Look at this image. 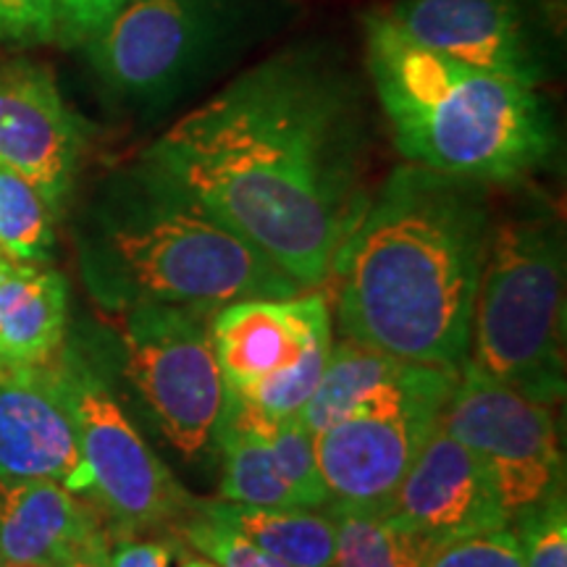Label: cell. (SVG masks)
Returning a JSON list of instances; mask_svg holds the SVG:
<instances>
[{
    "label": "cell",
    "mask_w": 567,
    "mask_h": 567,
    "mask_svg": "<svg viewBox=\"0 0 567 567\" xmlns=\"http://www.w3.org/2000/svg\"><path fill=\"white\" fill-rule=\"evenodd\" d=\"M142 155L302 292L329 281L368 200L358 92L334 63L305 48L234 76Z\"/></svg>",
    "instance_id": "1"
},
{
    "label": "cell",
    "mask_w": 567,
    "mask_h": 567,
    "mask_svg": "<svg viewBox=\"0 0 567 567\" xmlns=\"http://www.w3.org/2000/svg\"><path fill=\"white\" fill-rule=\"evenodd\" d=\"M492 189L417 163L394 168L368 195L331 268L342 334L402 363L460 371L494 224Z\"/></svg>",
    "instance_id": "2"
},
{
    "label": "cell",
    "mask_w": 567,
    "mask_h": 567,
    "mask_svg": "<svg viewBox=\"0 0 567 567\" xmlns=\"http://www.w3.org/2000/svg\"><path fill=\"white\" fill-rule=\"evenodd\" d=\"M84 268L95 295L116 310L168 305L213 316L231 302L302 292L145 155L105 187Z\"/></svg>",
    "instance_id": "3"
},
{
    "label": "cell",
    "mask_w": 567,
    "mask_h": 567,
    "mask_svg": "<svg viewBox=\"0 0 567 567\" xmlns=\"http://www.w3.org/2000/svg\"><path fill=\"white\" fill-rule=\"evenodd\" d=\"M365 66L396 151L408 163L509 187L551 158V113L534 84L444 59L386 11L363 21Z\"/></svg>",
    "instance_id": "4"
},
{
    "label": "cell",
    "mask_w": 567,
    "mask_h": 567,
    "mask_svg": "<svg viewBox=\"0 0 567 567\" xmlns=\"http://www.w3.org/2000/svg\"><path fill=\"white\" fill-rule=\"evenodd\" d=\"M565 231L555 210L494 213L467 360L544 405L565 394Z\"/></svg>",
    "instance_id": "5"
},
{
    "label": "cell",
    "mask_w": 567,
    "mask_h": 567,
    "mask_svg": "<svg viewBox=\"0 0 567 567\" xmlns=\"http://www.w3.org/2000/svg\"><path fill=\"white\" fill-rule=\"evenodd\" d=\"M457 373L408 363L352 415L316 434L329 505H386L442 421Z\"/></svg>",
    "instance_id": "6"
},
{
    "label": "cell",
    "mask_w": 567,
    "mask_h": 567,
    "mask_svg": "<svg viewBox=\"0 0 567 567\" xmlns=\"http://www.w3.org/2000/svg\"><path fill=\"white\" fill-rule=\"evenodd\" d=\"M208 318L168 305L124 310L126 379L166 442L187 460L216 444L226 408Z\"/></svg>",
    "instance_id": "7"
},
{
    "label": "cell",
    "mask_w": 567,
    "mask_h": 567,
    "mask_svg": "<svg viewBox=\"0 0 567 567\" xmlns=\"http://www.w3.org/2000/svg\"><path fill=\"white\" fill-rule=\"evenodd\" d=\"M59 375L74 410L90 488L84 499L118 534L179 528L195 496L184 492L151 444L142 439L103 379L82 360L63 358Z\"/></svg>",
    "instance_id": "8"
},
{
    "label": "cell",
    "mask_w": 567,
    "mask_h": 567,
    "mask_svg": "<svg viewBox=\"0 0 567 567\" xmlns=\"http://www.w3.org/2000/svg\"><path fill=\"white\" fill-rule=\"evenodd\" d=\"M442 425L476 457L509 526L565 492V460L551 405L502 384L467 360Z\"/></svg>",
    "instance_id": "9"
},
{
    "label": "cell",
    "mask_w": 567,
    "mask_h": 567,
    "mask_svg": "<svg viewBox=\"0 0 567 567\" xmlns=\"http://www.w3.org/2000/svg\"><path fill=\"white\" fill-rule=\"evenodd\" d=\"M224 17L226 0H122L84 45L113 95L161 103L208 59Z\"/></svg>",
    "instance_id": "10"
},
{
    "label": "cell",
    "mask_w": 567,
    "mask_h": 567,
    "mask_svg": "<svg viewBox=\"0 0 567 567\" xmlns=\"http://www.w3.org/2000/svg\"><path fill=\"white\" fill-rule=\"evenodd\" d=\"M82 151V130L51 71L0 59V166L30 182L55 218L74 193Z\"/></svg>",
    "instance_id": "11"
},
{
    "label": "cell",
    "mask_w": 567,
    "mask_h": 567,
    "mask_svg": "<svg viewBox=\"0 0 567 567\" xmlns=\"http://www.w3.org/2000/svg\"><path fill=\"white\" fill-rule=\"evenodd\" d=\"M386 17L444 59L538 87L544 61L520 0H400Z\"/></svg>",
    "instance_id": "12"
},
{
    "label": "cell",
    "mask_w": 567,
    "mask_h": 567,
    "mask_svg": "<svg viewBox=\"0 0 567 567\" xmlns=\"http://www.w3.org/2000/svg\"><path fill=\"white\" fill-rule=\"evenodd\" d=\"M0 481H53L87 496L74 410L55 363L0 373Z\"/></svg>",
    "instance_id": "13"
},
{
    "label": "cell",
    "mask_w": 567,
    "mask_h": 567,
    "mask_svg": "<svg viewBox=\"0 0 567 567\" xmlns=\"http://www.w3.org/2000/svg\"><path fill=\"white\" fill-rule=\"evenodd\" d=\"M208 337L226 392L247 394L331 339V310L321 292L243 300L208 318Z\"/></svg>",
    "instance_id": "14"
},
{
    "label": "cell",
    "mask_w": 567,
    "mask_h": 567,
    "mask_svg": "<svg viewBox=\"0 0 567 567\" xmlns=\"http://www.w3.org/2000/svg\"><path fill=\"white\" fill-rule=\"evenodd\" d=\"M384 507L436 542L509 526L486 473L442 421Z\"/></svg>",
    "instance_id": "15"
},
{
    "label": "cell",
    "mask_w": 567,
    "mask_h": 567,
    "mask_svg": "<svg viewBox=\"0 0 567 567\" xmlns=\"http://www.w3.org/2000/svg\"><path fill=\"white\" fill-rule=\"evenodd\" d=\"M109 534L87 499L53 481H0V559L6 567H63Z\"/></svg>",
    "instance_id": "16"
},
{
    "label": "cell",
    "mask_w": 567,
    "mask_h": 567,
    "mask_svg": "<svg viewBox=\"0 0 567 567\" xmlns=\"http://www.w3.org/2000/svg\"><path fill=\"white\" fill-rule=\"evenodd\" d=\"M69 287L51 266L0 255V373L51 365L66 334Z\"/></svg>",
    "instance_id": "17"
},
{
    "label": "cell",
    "mask_w": 567,
    "mask_h": 567,
    "mask_svg": "<svg viewBox=\"0 0 567 567\" xmlns=\"http://www.w3.org/2000/svg\"><path fill=\"white\" fill-rule=\"evenodd\" d=\"M205 515L216 517L292 567H334L337 528L329 509L250 507L226 499H197Z\"/></svg>",
    "instance_id": "18"
},
{
    "label": "cell",
    "mask_w": 567,
    "mask_h": 567,
    "mask_svg": "<svg viewBox=\"0 0 567 567\" xmlns=\"http://www.w3.org/2000/svg\"><path fill=\"white\" fill-rule=\"evenodd\" d=\"M334 517V567H423L442 542L384 505H326Z\"/></svg>",
    "instance_id": "19"
},
{
    "label": "cell",
    "mask_w": 567,
    "mask_h": 567,
    "mask_svg": "<svg viewBox=\"0 0 567 567\" xmlns=\"http://www.w3.org/2000/svg\"><path fill=\"white\" fill-rule=\"evenodd\" d=\"M405 365L392 354L344 337L342 342L331 344L316 392L300 410L302 425L313 436L331 429L371 400L389 381H394Z\"/></svg>",
    "instance_id": "20"
},
{
    "label": "cell",
    "mask_w": 567,
    "mask_h": 567,
    "mask_svg": "<svg viewBox=\"0 0 567 567\" xmlns=\"http://www.w3.org/2000/svg\"><path fill=\"white\" fill-rule=\"evenodd\" d=\"M216 444L221 446L224 455V478L218 499L250 507H300L292 488L276 471L266 442L247 423L243 410L234 405L229 392H226V408L221 423H218Z\"/></svg>",
    "instance_id": "21"
},
{
    "label": "cell",
    "mask_w": 567,
    "mask_h": 567,
    "mask_svg": "<svg viewBox=\"0 0 567 567\" xmlns=\"http://www.w3.org/2000/svg\"><path fill=\"white\" fill-rule=\"evenodd\" d=\"M229 396L234 400V405L243 410L247 423H250L266 442L276 471H279V476L284 481H287V486L292 488L300 507L323 509L329 505V492H326L321 467H318L316 436L305 429L300 415L274 417L260 413V410H255L252 405H247L239 396Z\"/></svg>",
    "instance_id": "22"
},
{
    "label": "cell",
    "mask_w": 567,
    "mask_h": 567,
    "mask_svg": "<svg viewBox=\"0 0 567 567\" xmlns=\"http://www.w3.org/2000/svg\"><path fill=\"white\" fill-rule=\"evenodd\" d=\"M0 252L21 264H51L55 216L42 195L19 174L0 166Z\"/></svg>",
    "instance_id": "23"
},
{
    "label": "cell",
    "mask_w": 567,
    "mask_h": 567,
    "mask_svg": "<svg viewBox=\"0 0 567 567\" xmlns=\"http://www.w3.org/2000/svg\"><path fill=\"white\" fill-rule=\"evenodd\" d=\"M176 530H179L184 542H187L197 555L208 557L210 563H216L218 567H292L281 563L279 557H274L271 551L258 547V544L239 534V530L216 520V517L205 515L203 509L197 507V502L193 513L184 517Z\"/></svg>",
    "instance_id": "24"
},
{
    "label": "cell",
    "mask_w": 567,
    "mask_h": 567,
    "mask_svg": "<svg viewBox=\"0 0 567 567\" xmlns=\"http://www.w3.org/2000/svg\"><path fill=\"white\" fill-rule=\"evenodd\" d=\"M526 567H567L565 492L530 509L513 523Z\"/></svg>",
    "instance_id": "25"
},
{
    "label": "cell",
    "mask_w": 567,
    "mask_h": 567,
    "mask_svg": "<svg viewBox=\"0 0 567 567\" xmlns=\"http://www.w3.org/2000/svg\"><path fill=\"white\" fill-rule=\"evenodd\" d=\"M423 567H526L513 526L488 528L442 542Z\"/></svg>",
    "instance_id": "26"
},
{
    "label": "cell",
    "mask_w": 567,
    "mask_h": 567,
    "mask_svg": "<svg viewBox=\"0 0 567 567\" xmlns=\"http://www.w3.org/2000/svg\"><path fill=\"white\" fill-rule=\"evenodd\" d=\"M55 40V0H0V45L32 48Z\"/></svg>",
    "instance_id": "27"
},
{
    "label": "cell",
    "mask_w": 567,
    "mask_h": 567,
    "mask_svg": "<svg viewBox=\"0 0 567 567\" xmlns=\"http://www.w3.org/2000/svg\"><path fill=\"white\" fill-rule=\"evenodd\" d=\"M122 0H55V40L84 45Z\"/></svg>",
    "instance_id": "28"
},
{
    "label": "cell",
    "mask_w": 567,
    "mask_h": 567,
    "mask_svg": "<svg viewBox=\"0 0 567 567\" xmlns=\"http://www.w3.org/2000/svg\"><path fill=\"white\" fill-rule=\"evenodd\" d=\"M174 547L161 538L109 534V567H172Z\"/></svg>",
    "instance_id": "29"
},
{
    "label": "cell",
    "mask_w": 567,
    "mask_h": 567,
    "mask_svg": "<svg viewBox=\"0 0 567 567\" xmlns=\"http://www.w3.org/2000/svg\"><path fill=\"white\" fill-rule=\"evenodd\" d=\"M63 567H109V534L95 538L82 551H76Z\"/></svg>",
    "instance_id": "30"
},
{
    "label": "cell",
    "mask_w": 567,
    "mask_h": 567,
    "mask_svg": "<svg viewBox=\"0 0 567 567\" xmlns=\"http://www.w3.org/2000/svg\"><path fill=\"white\" fill-rule=\"evenodd\" d=\"M179 567H218V565L210 563V559L203 555H187V557H182Z\"/></svg>",
    "instance_id": "31"
},
{
    "label": "cell",
    "mask_w": 567,
    "mask_h": 567,
    "mask_svg": "<svg viewBox=\"0 0 567 567\" xmlns=\"http://www.w3.org/2000/svg\"><path fill=\"white\" fill-rule=\"evenodd\" d=\"M0 567H6V565H3V559H0Z\"/></svg>",
    "instance_id": "32"
},
{
    "label": "cell",
    "mask_w": 567,
    "mask_h": 567,
    "mask_svg": "<svg viewBox=\"0 0 567 567\" xmlns=\"http://www.w3.org/2000/svg\"><path fill=\"white\" fill-rule=\"evenodd\" d=\"M0 255H3V252H0Z\"/></svg>",
    "instance_id": "33"
}]
</instances>
